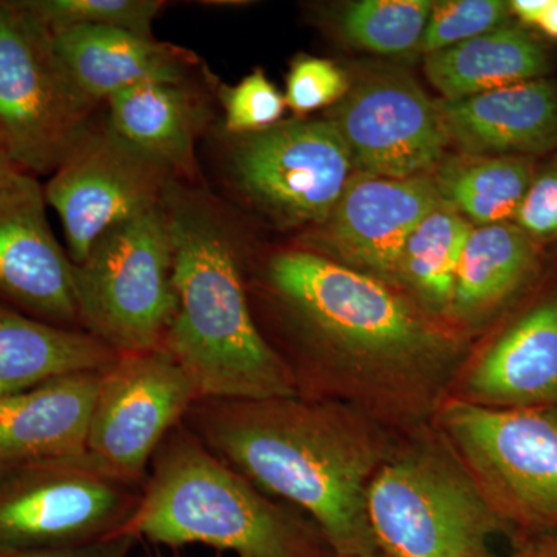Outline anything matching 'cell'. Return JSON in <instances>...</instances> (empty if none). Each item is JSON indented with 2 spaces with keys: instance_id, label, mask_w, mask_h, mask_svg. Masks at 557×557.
<instances>
[{
  "instance_id": "1",
  "label": "cell",
  "mask_w": 557,
  "mask_h": 557,
  "mask_svg": "<svg viewBox=\"0 0 557 557\" xmlns=\"http://www.w3.org/2000/svg\"><path fill=\"white\" fill-rule=\"evenodd\" d=\"M182 423L262 493L306 512L335 557L380 555L368 491L386 454L355 413L302 395L199 398Z\"/></svg>"
},
{
  "instance_id": "2",
  "label": "cell",
  "mask_w": 557,
  "mask_h": 557,
  "mask_svg": "<svg viewBox=\"0 0 557 557\" xmlns=\"http://www.w3.org/2000/svg\"><path fill=\"white\" fill-rule=\"evenodd\" d=\"M172 247L175 306L163 341L200 398L300 395L287 361L249 307L236 234L205 190L171 178L161 199Z\"/></svg>"
},
{
  "instance_id": "3",
  "label": "cell",
  "mask_w": 557,
  "mask_h": 557,
  "mask_svg": "<svg viewBox=\"0 0 557 557\" xmlns=\"http://www.w3.org/2000/svg\"><path fill=\"white\" fill-rule=\"evenodd\" d=\"M157 545H208L239 557H324V537L180 423L163 440L124 531ZM330 549V548H329Z\"/></svg>"
},
{
  "instance_id": "4",
  "label": "cell",
  "mask_w": 557,
  "mask_h": 557,
  "mask_svg": "<svg viewBox=\"0 0 557 557\" xmlns=\"http://www.w3.org/2000/svg\"><path fill=\"white\" fill-rule=\"evenodd\" d=\"M271 299L319 358L410 375L448 358L450 339L380 278L311 249H282L265 270Z\"/></svg>"
},
{
  "instance_id": "5",
  "label": "cell",
  "mask_w": 557,
  "mask_h": 557,
  "mask_svg": "<svg viewBox=\"0 0 557 557\" xmlns=\"http://www.w3.org/2000/svg\"><path fill=\"white\" fill-rule=\"evenodd\" d=\"M368 516L386 557H497L493 537L515 533L467 468L432 450L386 458L370 482Z\"/></svg>"
},
{
  "instance_id": "6",
  "label": "cell",
  "mask_w": 557,
  "mask_h": 557,
  "mask_svg": "<svg viewBox=\"0 0 557 557\" xmlns=\"http://www.w3.org/2000/svg\"><path fill=\"white\" fill-rule=\"evenodd\" d=\"M98 106L70 75L50 28L21 0H0V149L27 174L51 175Z\"/></svg>"
},
{
  "instance_id": "7",
  "label": "cell",
  "mask_w": 557,
  "mask_h": 557,
  "mask_svg": "<svg viewBox=\"0 0 557 557\" xmlns=\"http://www.w3.org/2000/svg\"><path fill=\"white\" fill-rule=\"evenodd\" d=\"M73 267L84 332L119 355L163 347L175 296L161 203L108 231Z\"/></svg>"
},
{
  "instance_id": "8",
  "label": "cell",
  "mask_w": 557,
  "mask_h": 557,
  "mask_svg": "<svg viewBox=\"0 0 557 557\" xmlns=\"http://www.w3.org/2000/svg\"><path fill=\"white\" fill-rule=\"evenodd\" d=\"M143 485L90 453L0 465V548L78 547L121 536Z\"/></svg>"
},
{
  "instance_id": "9",
  "label": "cell",
  "mask_w": 557,
  "mask_h": 557,
  "mask_svg": "<svg viewBox=\"0 0 557 557\" xmlns=\"http://www.w3.org/2000/svg\"><path fill=\"white\" fill-rule=\"evenodd\" d=\"M442 423L467 471L520 536L557 531V409H496L458 399Z\"/></svg>"
},
{
  "instance_id": "10",
  "label": "cell",
  "mask_w": 557,
  "mask_h": 557,
  "mask_svg": "<svg viewBox=\"0 0 557 557\" xmlns=\"http://www.w3.org/2000/svg\"><path fill=\"white\" fill-rule=\"evenodd\" d=\"M234 182L282 226H321L354 177L346 141L325 120L282 121L234 137Z\"/></svg>"
},
{
  "instance_id": "11",
  "label": "cell",
  "mask_w": 557,
  "mask_h": 557,
  "mask_svg": "<svg viewBox=\"0 0 557 557\" xmlns=\"http://www.w3.org/2000/svg\"><path fill=\"white\" fill-rule=\"evenodd\" d=\"M199 398L188 373L163 348L119 355L100 373L87 453L145 485L161 443Z\"/></svg>"
},
{
  "instance_id": "12",
  "label": "cell",
  "mask_w": 557,
  "mask_h": 557,
  "mask_svg": "<svg viewBox=\"0 0 557 557\" xmlns=\"http://www.w3.org/2000/svg\"><path fill=\"white\" fill-rule=\"evenodd\" d=\"M171 178L108 123L90 126L42 188L60 215L72 262H83L108 231L160 207Z\"/></svg>"
},
{
  "instance_id": "13",
  "label": "cell",
  "mask_w": 557,
  "mask_h": 557,
  "mask_svg": "<svg viewBox=\"0 0 557 557\" xmlns=\"http://www.w3.org/2000/svg\"><path fill=\"white\" fill-rule=\"evenodd\" d=\"M327 120L346 141L359 174H431L449 145L437 100L403 73H375L355 83Z\"/></svg>"
},
{
  "instance_id": "14",
  "label": "cell",
  "mask_w": 557,
  "mask_h": 557,
  "mask_svg": "<svg viewBox=\"0 0 557 557\" xmlns=\"http://www.w3.org/2000/svg\"><path fill=\"white\" fill-rule=\"evenodd\" d=\"M431 174L386 178L355 174L319 226L318 252L394 287L410 234L442 203Z\"/></svg>"
},
{
  "instance_id": "15",
  "label": "cell",
  "mask_w": 557,
  "mask_h": 557,
  "mask_svg": "<svg viewBox=\"0 0 557 557\" xmlns=\"http://www.w3.org/2000/svg\"><path fill=\"white\" fill-rule=\"evenodd\" d=\"M46 207L33 175L0 193V302L50 324L81 329L75 267L51 231Z\"/></svg>"
},
{
  "instance_id": "16",
  "label": "cell",
  "mask_w": 557,
  "mask_h": 557,
  "mask_svg": "<svg viewBox=\"0 0 557 557\" xmlns=\"http://www.w3.org/2000/svg\"><path fill=\"white\" fill-rule=\"evenodd\" d=\"M465 401L496 409H557V293L511 322L474 362Z\"/></svg>"
},
{
  "instance_id": "17",
  "label": "cell",
  "mask_w": 557,
  "mask_h": 557,
  "mask_svg": "<svg viewBox=\"0 0 557 557\" xmlns=\"http://www.w3.org/2000/svg\"><path fill=\"white\" fill-rule=\"evenodd\" d=\"M449 145L468 156L528 157L557 148V83L545 78L437 100Z\"/></svg>"
},
{
  "instance_id": "18",
  "label": "cell",
  "mask_w": 557,
  "mask_h": 557,
  "mask_svg": "<svg viewBox=\"0 0 557 557\" xmlns=\"http://www.w3.org/2000/svg\"><path fill=\"white\" fill-rule=\"evenodd\" d=\"M51 35L70 75L98 104L141 84L189 83L199 69L196 53L153 36L109 27L65 28Z\"/></svg>"
},
{
  "instance_id": "19",
  "label": "cell",
  "mask_w": 557,
  "mask_h": 557,
  "mask_svg": "<svg viewBox=\"0 0 557 557\" xmlns=\"http://www.w3.org/2000/svg\"><path fill=\"white\" fill-rule=\"evenodd\" d=\"M100 373L61 376L0 398V465L87 453Z\"/></svg>"
},
{
  "instance_id": "20",
  "label": "cell",
  "mask_w": 557,
  "mask_h": 557,
  "mask_svg": "<svg viewBox=\"0 0 557 557\" xmlns=\"http://www.w3.org/2000/svg\"><path fill=\"white\" fill-rule=\"evenodd\" d=\"M110 129L174 177L199 175L196 145L207 109L189 83H150L121 90L106 101Z\"/></svg>"
},
{
  "instance_id": "21",
  "label": "cell",
  "mask_w": 557,
  "mask_h": 557,
  "mask_svg": "<svg viewBox=\"0 0 557 557\" xmlns=\"http://www.w3.org/2000/svg\"><path fill=\"white\" fill-rule=\"evenodd\" d=\"M119 354L81 329L0 302V398L75 373L101 372Z\"/></svg>"
},
{
  "instance_id": "22",
  "label": "cell",
  "mask_w": 557,
  "mask_h": 557,
  "mask_svg": "<svg viewBox=\"0 0 557 557\" xmlns=\"http://www.w3.org/2000/svg\"><path fill=\"white\" fill-rule=\"evenodd\" d=\"M537 270V245L515 222L474 226L458 263L449 319L486 321L519 296Z\"/></svg>"
},
{
  "instance_id": "23",
  "label": "cell",
  "mask_w": 557,
  "mask_h": 557,
  "mask_svg": "<svg viewBox=\"0 0 557 557\" xmlns=\"http://www.w3.org/2000/svg\"><path fill=\"white\" fill-rule=\"evenodd\" d=\"M548 69L544 44L525 28L509 24L424 58V73L443 100L544 78Z\"/></svg>"
},
{
  "instance_id": "24",
  "label": "cell",
  "mask_w": 557,
  "mask_h": 557,
  "mask_svg": "<svg viewBox=\"0 0 557 557\" xmlns=\"http://www.w3.org/2000/svg\"><path fill=\"white\" fill-rule=\"evenodd\" d=\"M440 199L471 225L515 222L533 183L534 164L528 157H446L431 172Z\"/></svg>"
},
{
  "instance_id": "25",
  "label": "cell",
  "mask_w": 557,
  "mask_h": 557,
  "mask_svg": "<svg viewBox=\"0 0 557 557\" xmlns=\"http://www.w3.org/2000/svg\"><path fill=\"white\" fill-rule=\"evenodd\" d=\"M472 228L442 201L406 242L395 267L394 287L426 317H450L458 263Z\"/></svg>"
},
{
  "instance_id": "26",
  "label": "cell",
  "mask_w": 557,
  "mask_h": 557,
  "mask_svg": "<svg viewBox=\"0 0 557 557\" xmlns=\"http://www.w3.org/2000/svg\"><path fill=\"white\" fill-rule=\"evenodd\" d=\"M432 7L431 0H361L341 11L338 30L358 49L408 53L420 47Z\"/></svg>"
},
{
  "instance_id": "27",
  "label": "cell",
  "mask_w": 557,
  "mask_h": 557,
  "mask_svg": "<svg viewBox=\"0 0 557 557\" xmlns=\"http://www.w3.org/2000/svg\"><path fill=\"white\" fill-rule=\"evenodd\" d=\"M51 32L109 27L152 38V25L168 5L163 0H21Z\"/></svg>"
},
{
  "instance_id": "28",
  "label": "cell",
  "mask_w": 557,
  "mask_h": 557,
  "mask_svg": "<svg viewBox=\"0 0 557 557\" xmlns=\"http://www.w3.org/2000/svg\"><path fill=\"white\" fill-rule=\"evenodd\" d=\"M509 2L504 0H443L434 2L426 30L418 50L424 54L449 49L465 40L479 38L505 27L511 20Z\"/></svg>"
},
{
  "instance_id": "29",
  "label": "cell",
  "mask_w": 557,
  "mask_h": 557,
  "mask_svg": "<svg viewBox=\"0 0 557 557\" xmlns=\"http://www.w3.org/2000/svg\"><path fill=\"white\" fill-rule=\"evenodd\" d=\"M225 131L233 137L258 134L282 123L287 102L263 70H255L236 86L219 87Z\"/></svg>"
},
{
  "instance_id": "30",
  "label": "cell",
  "mask_w": 557,
  "mask_h": 557,
  "mask_svg": "<svg viewBox=\"0 0 557 557\" xmlns=\"http://www.w3.org/2000/svg\"><path fill=\"white\" fill-rule=\"evenodd\" d=\"M350 89L346 72L335 62L299 54L289 65L285 102L298 116L338 104Z\"/></svg>"
},
{
  "instance_id": "31",
  "label": "cell",
  "mask_w": 557,
  "mask_h": 557,
  "mask_svg": "<svg viewBox=\"0 0 557 557\" xmlns=\"http://www.w3.org/2000/svg\"><path fill=\"white\" fill-rule=\"evenodd\" d=\"M515 223L533 240L557 237V168L534 177Z\"/></svg>"
},
{
  "instance_id": "32",
  "label": "cell",
  "mask_w": 557,
  "mask_h": 557,
  "mask_svg": "<svg viewBox=\"0 0 557 557\" xmlns=\"http://www.w3.org/2000/svg\"><path fill=\"white\" fill-rule=\"evenodd\" d=\"M134 541V537L121 534L78 547L0 548V557H131Z\"/></svg>"
},
{
  "instance_id": "33",
  "label": "cell",
  "mask_w": 557,
  "mask_h": 557,
  "mask_svg": "<svg viewBox=\"0 0 557 557\" xmlns=\"http://www.w3.org/2000/svg\"><path fill=\"white\" fill-rule=\"evenodd\" d=\"M509 557H557V531L520 536L518 548Z\"/></svg>"
},
{
  "instance_id": "34",
  "label": "cell",
  "mask_w": 557,
  "mask_h": 557,
  "mask_svg": "<svg viewBox=\"0 0 557 557\" xmlns=\"http://www.w3.org/2000/svg\"><path fill=\"white\" fill-rule=\"evenodd\" d=\"M549 0H512L509 2L512 14L518 16L523 24L539 25L545 10H547Z\"/></svg>"
},
{
  "instance_id": "35",
  "label": "cell",
  "mask_w": 557,
  "mask_h": 557,
  "mask_svg": "<svg viewBox=\"0 0 557 557\" xmlns=\"http://www.w3.org/2000/svg\"><path fill=\"white\" fill-rule=\"evenodd\" d=\"M28 175L30 174L22 171L21 168L0 149V193L20 185Z\"/></svg>"
},
{
  "instance_id": "36",
  "label": "cell",
  "mask_w": 557,
  "mask_h": 557,
  "mask_svg": "<svg viewBox=\"0 0 557 557\" xmlns=\"http://www.w3.org/2000/svg\"><path fill=\"white\" fill-rule=\"evenodd\" d=\"M549 38L557 39V0H549L547 10L537 25Z\"/></svg>"
},
{
  "instance_id": "37",
  "label": "cell",
  "mask_w": 557,
  "mask_h": 557,
  "mask_svg": "<svg viewBox=\"0 0 557 557\" xmlns=\"http://www.w3.org/2000/svg\"><path fill=\"white\" fill-rule=\"evenodd\" d=\"M355 557H386L384 555H372V556H355Z\"/></svg>"
}]
</instances>
